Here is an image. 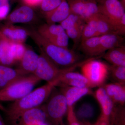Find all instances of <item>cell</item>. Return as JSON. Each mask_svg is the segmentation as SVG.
I'll use <instances>...</instances> for the list:
<instances>
[{
  "label": "cell",
  "mask_w": 125,
  "mask_h": 125,
  "mask_svg": "<svg viewBox=\"0 0 125 125\" xmlns=\"http://www.w3.org/2000/svg\"><path fill=\"white\" fill-rule=\"evenodd\" d=\"M55 87L53 83H47L14 102L7 109H4L8 119L15 122L20 119L25 112L42 105L49 98Z\"/></svg>",
  "instance_id": "cell-1"
},
{
  "label": "cell",
  "mask_w": 125,
  "mask_h": 125,
  "mask_svg": "<svg viewBox=\"0 0 125 125\" xmlns=\"http://www.w3.org/2000/svg\"><path fill=\"white\" fill-rule=\"evenodd\" d=\"M29 35L39 48L40 52L60 69L71 67L83 61H81L80 56L74 51L49 42L37 31H31Z\"/></svg>",
  "instance_id": "cell-2"
},
{
  "label": "cell",
  "mask_w": 125,
  "mask_h": 125,
  "mask_svg": "<svg viewBox=\"0 0 125 125\" xmlns=\"http://www.w3.org/2000/svg\"><path fill=\"white\" fill-rule=\"evenodd\" d=\"M33 74L27 75L0 90V101H15L29 93L40 81Z\"/></svg>",
  "instance_id": "cell-3"
},
{
  "label": "cell",
  "mask_w": 125,
  "mask_h": 125,
  "mask_svg": "<svg viewBox=\"0 0 125 125\" xmlns=\"http://www.w3.org/2000/svg\"><path fill=\"white\" fill-rule=\"evenodd\" d=\"M44 105L47 120L53 125H63L62 119L68 110L66 99L62 92H52Z\"/></svg>",
  "instance_id": "cell-4"
},
{
  "label": "cell",
  "mask_w": 125,
  "mask_h": 125,
  "mask_svg": "<svg viewBox=\"0 0 125 125\" xmlns=\"http://www.w3.org/2000/svg\"><path fill=\"white\" fill-rule=\"evenodd\" d=\"M94 58H90L81 66L82 74L87 78L92 88L104 85L109 73V66Z\"/></svg>",
  "instance_id": "cell-5"
},
{
  "label": "cell",
  "mask_w": 125,
  "mask_h": 125,
  "mask_svg": "<svg viewBox=\"0 0 125 125\" xmlns=\"http://www.w3.org/2000/svg\"><path fill=\"white\" fill-rule=\"evenodd\" d=\"M67 68L60 69L52 62L44 53L41 52L38 62L33 74L40 80L47 83H53L55 86L57 81Z\"/></svg>",
  "instance_id": "cell-6"
},
{
  "label": "cell",
  "mask_w": 125,
  "mask_h": 125,
  "mask_svg": "<svg viewBox=\"0 0 125 125\" xmlns=\"http://www.w3.org/2000/svg\"><path fill=\"white\" fill-rule=\"evenodd\" d=\"M97 3L99 13L104 16L115 26L118 34L117 27L125 15V6L118 0H105Z\"/></svg>",
  "instance_id": "cell-7"
},
{
  "label": "cell",
  "mask_w": 125,
  "mask_h": 125,
  "mask_svg": "<svg viewBox=\"0 0 125 125\" xmlns=\"http://www.w3.org/2000/svg\"><path fill=\"white\" fill-rule=\"evenodd\" d=\"M71 12L77 15L85 22L98 13L96 0H67Z\"/></svg>",
  "instance_id": "cell-8"
},
{
  "label": "cell",
  "mask_w": 125,
  "mask_h": 125,
  "mask_svg": "<svg viewBox=\"0 0 125 125\" xmlns=\"http://www.w3.org/2000/svg\"><path fill=\"white\" fill-rule=\"evenodd\" d=\"M20 120L22 125H39L46 123L47 118L44 105L25 112Z\"/></svg>",
  "instance_id": "cell-9"
},
{
  "label": "cell",
  "mask_w": 125,
  "mask_h": 125,
  "mask_svg": "<svg viewBox=\"0 0 125 125\" xmlns=\"http://www.w3.org/2000/svg\"><path fill=\"white\" fill-rule=\"evenodd\" d=\"M35 15L32 7L25 5L15 9L7 16L8 24L29 23L33 20Z\"/></svg>",
  "instance_id": "cell-10"
},
{
  "label": "cell",
  "mask_w": 125,
  "mask_h": 125,
  "mask_svg": "<svg viewBox=\"0 0 125 125\" xmlns=\"http://www.w3.org/2000/svg\"><path fill=\"white\" fill-rule=\"evenodd\" d=\"M26 75L19 69L0 64V90Z\"/></svg>",
  "instance_id": "cell-11"
},
{
  "label": "cell",
  "mask_w": 125,
  "mask_h": 125,
  "mask_svg": "<svg viewBox=\"0 0 125 125\" xmlns=\"http://www.w3.org/2000/svg\"><path fill=\"white\" fill-rule=\"evenodd\" d=\"M61 92L64 95L68 105V110L74 109L73 106L82 97L92 93L89 88L66 87L62 88Z\"/></svg>",
  "instance_id": "cell-12"
},
{
  "label": "cell",
  "mask_w": 125,
  "mask_h": 125,
  "mask_svg": "<svg viewBox=\"0 0 125 125\" xmlns=\"http://www.w3.org/2000/svg\"><path fill=\"white\" fill-rule=\"evenodd\" d=\"M95 96L102 109L101 115L110 120L114 111L115 104L108 96L103 86L99 87L96 90Z\"/></svg>",
  "instance_id": "cell-13"
},
{
  "label": "cell",
  "mask_w": 125,
  "mask_h": 125,
  "mask_svg": "<svg viewBox=\"0 0 125 125\" xmlns=\"http://www.w3.org/2000/svg\"><path fill=\"white\" fill-rule=\"evenodd\" d=\"M102 86L115 105L125 106V84L114 83L104 84Z\"/></svg>",
  "instance_id": "cell-14"
},
{
  "label": "cell",
  "mask_w": 125,
  "mask_h": 125,
  "mask_svg": "<svg viewBox=\"0 0 125 125\" xmlns=\"http://www.w3.org/2000/svg\"><path fill=\"white\" fill-rule=\"evenodd\" d=\"M39 55L31 49H27L21 60L18 69L26 75L33 74L38 62Z\"/></svg>",
  "instance_id": "cell-15"
},
{
  "label": "cell",
  "mask_w": 125,
  "mask_h": 125,
  "mask_svg": "<svg viewBox=\"0 0 125 125\" xmlns=\"http://www.w3.org/2000/svg\"><path fill=\"white\" fill-rule=\"evenodd\" d=\"M0 32L6 38L13 42L23 43L29 35L26 30L11 24L4 26Z\"/></svg>",
  "instance_id": "cell-16"
},
{
  "label": "cell",
  "mask_w": 125,
  "mask_h": 125,
  "mask_svg": "<svg viewBox=\"0 0 125 125\" xmlns=\"http://www.w3.org/2000/svg\"><path fill=\"white\" fill-rule=\"evenodd\" d=\"M70 10L67 0H62L60 5L52 11L45 14L48 24L60 23L70 13Z\"/></svg>",
  "instance_id": "cell-17"
},
{
  "label": "cell",
  "mask_w": 125,
  "mask_h": 125,
  "mask_svg": "<svg viewBox=\"0 0 125 125\" xmlns=\"http://www.w3.org/2000/svg\"><path fill=\"white\" fill-rule=\"evenodd\" d=\"M80 48L81 51L90 58L103 55L101 52L99 36L81 41Z\"/></svg>",
  "instance_id": "cell-18"
},
{
  "label": "cell",
  "mask_w": 125,
  "mask_h": 125,
  "mask_svg": "<svg viewBox=\"0 0 125 125\" xmlns=\"http://www.w3.org/2000/svg\"><path fill=\"white\" fill-rule=\"evenodd\" d=\"M103 58L111 65L125 66V47L124 45L107 51Z\"/></svg>",
  "instance_id": "cell-19"
},
{
  "label": "cell",
  "mask_w": 125,
  "mask_h": 125,
  "mask_svg": "<svg viewBox=\"0 0 125 125\" xmlns=\"http://www.w3.org/2000/svg\"><path fill=\"white\" fill-rule=\"evenodd\" d=\"M99 37L102 55L109 49L123 45L125 39L123 36L115 34H104L99 36Z\"/></svg>",
  "instance_id": "cell-20"
},
{
  "label": "cell",
  "mask_w": 125,
  "mask_h": 125,
  "mask_svg": "<svg viewBox=\"0 0 125 125\" xmlns=\"http://www.w3.org/2000/svg\"><path fill=\"white\" fill-rule=\"evenodd\" d=\"M11 42L0 32V48L2 52L0 64L10 67L15 62L11 54Z\"/></svg>",
  "instance_id": "cell-21"
},
{
  "label": "cell",
  "mask_w": 125,
  "mask_h": 125,
  "mask_svg": "<svg viewBox=\"0 0 125 125\" xmlns=\"http://www.w3.org/2000/svg\"><path fill=\"white\" fill-rule=\"evenodd\" d=\"M75 116L78 122H80L87 124L93 118L95 113L93 106L90 103L83 104L74 112Z\"/></svg>",
  "instance_id": "cell-22"
},
{
  "label": "cell",
  "mask_w": 125,
  "mask_h": 125,
  "mask_svg": "<svg viewBox=\"0 0 125 125\" xmlns=\"http://www.w3.org/2000/svg\"><path fill=\"white\" fill-rule=\"evenodd\" d=\"M96 18L99 36L108 34H117L115 27L104 16L98 13L96 15Z\"/></svg>",
  "instance_id": "cell-23"
},
{
  "label": "cell",
  "mask_w": 125,
  "mask_h": 125,
  "mask_svg": "<svg viewBox=\"0 0 125 125\" xmlns=\"http://www.w3.org/2000/svg\"><path fill=\"white\" fill-rule=\"evenodd\" d=\"M65 31L60 24H50L47 23L41 25L37 30L41 36L47 39L58 36Z\"/></svg>",
  "instance_id": "cell-24"
},
{
  "label": "cell",
  "mask_w": 125,
  "mask_h": 125,
  "mask_svg": "<svg viewBox=\"0 0 125 125\" xmlns=\"http://www.w3.org/2000/svg\"><path fill=\"white\" fill-rule=\"evenodd\" d=\"M97 14L90 18L85 22L80 42L91 38L99 36L97 29L96 18Z\"/></svg>",
  "instance_id": "cell-25"
},
{
  "label": "cell",
  "mask_w": 125,
  "mask_h": 125,
  "mask_svg": "<svg viewBox=\"0 0 125 125\" xmlns=\"http://www.w3.org/2000/svg\"><path fill=\"white\" fill-rule=\"evenodd\" d=\"M109 73L115 83L125 84V66H109Z\"/></svg>",
  "instance_id": "cell-26"
},
{
  "label": "cell",
  "mask_w": 125,
  "mask_h": 125,
  "mask_svg": "<svg viewBox=\"0 0 125 125\" xmlns=\"http://www.w3.org/2000/svg\"><path fill=\"white\" fill-rule=\"evenodd\" d=\"M85 23L80 16L71 12L69 16L60 23V25L65 31L77 25Z\"/></svg>",
  "instance_id": "cell-27"
},
{
  "label": "cell",
  "mask_w": 125,
  "mask_h": 125,
  "mask_svg": "<svg viewBox=\"0 0 125 125\" xmlns=\"http://www.w3.org/2000/svg\"><path fill=\"white\" fill-rule=\"evenodd\" d=\"M85 23L77 25L71 28L66 30L69 38L72 40L75 45H76L81 41L83 29Z\"/></svg>",
  "instance_id": "cell-28"
},
{
  "label": "cell",
  "mask_w": 125,
  "mask_h": 125,
  "mask_svg": "<svg viewBox=\"0 0 125 125\" xmlns=\"http://www.w3.org/2000/svg\"><path fill=\"white\" fill-rule=\"evenodd\" d=\"M10 49L15 61H20L27 50L26 47L22 43L11 42Z\"/></svg>",
  "instance_id": "cell-29"
},
{
  "label": "cell",
  "mask_w": 125,
  "mask_h": 125,
  "mask_svg": "<svg viewBox=\"0 0 125 125\" xmlns=\"http://www.w3.org/2000/svg\"><path fill=\"white\" fill-rule=\"evenodd\" d=\"M46 39L49 42L58 46L68 48L67 47L69 45V38L65 31L58 36L49 39Z\"/></svg>",
  "instance_id": "cell-30"
},
{
  "label": "cell",
  "mask_w": 125,
  "mask_h": 125,
  "mask_svg": "<svg viewBox=\"0 0 125 125\" xmlns=\"http://www.w3.org/2000/svg\"><path fill=\"white\" fill-rule=\"evenodd\" d=\"M62 0H42L39 6L42 11L45 14L58 7Z\"/></svg>",
  "instance_id": "cell-31"
},
{
  "label": "cell",
  "mask_w": 125,
  "mask_h": 125,
  "mask_svg": "<svg viewBox=\"0 0 125 125\" xmlns=\"http://www.w3.org/2000/svg\"><path fill=\"white\" fill-rule=\"evenodd\" d=\"M10 10L9 0H0V20L7 18Z\"/></svg>",
  "instance_id": "cell-32"
},
{
  "label": "cell",
  "mask_w": 125,
  "mask_h": 125,
  "mask_svg": "<svg viewBox=\"0 0 125 125\" xmlns=\"http://www.w3.org/2000/svg\"><path fill=\"white\" fill-rule=\"evenodd\" d=\"M22 1L25 5L32 7L39 6L42 0H22Z\"/></svg>",
  "instance_id": "cell-33"
},
{
  "label": "cell",
  "mask_w": 125,
  "mask_h": 125,
  "mask_svg": "<svg viewBox=\"0 0 125 125\" xmlns=\"http://www.w3.org/2000/svg\"><path fill=\"white\" fill-rule=\"evenodd\" d=\"M69 125H82L76 121V119H74V120L70 121H69Z\"/></svg>",
  "instance_id": "cell-34"
},
{
  "label": "cell",
  "mask_w": 125,
  "mask_h": 125,
  "mask_svg": "<svg viewBox=\"0 0 125 125\" xmlns=\"http://www.w3.org/2000/svg\"><path fill=\"white\" fill-rule=\"evenodd\" d=\"M0 125H6L0 114Z\"/></svg>",
  "instance_id": "cell-35"
},
{
  "label": "cell",
  "mask_w": 125,
  "mask_h": 125,
  "mask_svg": "<svg viewBox=\"0 0 125 125\" xmlns=\"http://www.w3.org/2000/svg\"><path fill=\"white\" fill-rule=\"evenodd\" d=\"M1 56H2V52H1V49L0 48V61L1 59Z\"/></svg>",
  "instance_id": "cell-36"
},
{
  "label": "cell",
  "mask_w": 125,
  "mask_h": 125,
  "mask_svg": "<svg viewBox=\"0 0 125 125\" xmlns=\"http://www.w3.org/2000/svg\"><path fill=\"white\" fill-rule=\"evenodd\" d=\"M48 125V124H47L46 123H43V124H41V125Z\"/></svg>",
  "instance_id": "cell-37"
},
{
  "label": "cell",
  "mask_w": 125,
  "mask_h": 125,
  "mask_svg": "<svg viewBox=\"0 0 125 125\" xmlns=\"http://www.w3.org/2000/svg\"><path fill=\"white\" fill-rule=\"evenodd\" d=\"M103 0H96V1H97V2H99V1H102Z\"/></svg>",
  "instance_id": "cell-38"
}]
</instances>
